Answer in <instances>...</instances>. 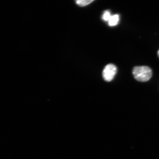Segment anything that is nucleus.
<instances>
[{
	"instance_id": "f03ea898",
	"label": "nucleus",
	"mask_w": 159,
	"mask_h": 159,
	"mask_svg": "<svg viewBox=\"0 0 159 159\" xmlns=\"http://www.w3.org/2000/svg\"><path fill=\"white\" fill-rule=\"evenodd\" d=\"M117 71V67L115 65L112 64L107 65L103 71V78L107 82L112 81L116 75Z\"/></svg>"
},
{
	"instance_id": "423d86ee",
	"label": "nucleus",
	"mask_w": 159,
	"mask_h": 159,
	"mask_svg": "<svg viewBox=\"0 0 159 159\" xmlns=\"http://www.w3.org/2000/svg\"><path fill=\"white\" fill-rule=\"evenodd\" d=\"M158 57H159V49L158 51Z\"/></svg>"
},
{
	"instance_id": "39448f33",
	"label": "nucleus",
	"mask_w": 159,
	"mask_h": 159,
	"mask_svg": "<svg viewBox=\"0 0 159 159\" xmlns=\"http://www.w3.org/2000/svg\"><path fill=\"white\" fill-rule=\"evenodd\" d=\"M110 12L109 11H105L104 12L102 15V18L104 21H108L110 19L111 17Z\"/></svg>"
},
{
	"instance_id": "20e7f679",
	"label": "nucleus",
	"mask_w": 159,
	"mask_h": 159,
	"mask_svg": "<svg viewBox=\"0 0 159 159\" xmlns=\"http://www.w3.org/2000/svg\"><path fill=\"white\" fill-rule=\"evenodd\" d=\"M93 1H93V0H86V1L79 0V1H76L75 2L77 5L80 6V7H84V6L88 5Z\"/></svg>"
},
{
	"instance_id": "f257e3e1",
	"label": "nucleus",
	"mask_w": 159,
	"mask_h": 159,
	"mask_svg": "<svg viewBox=\"0 0 159 159\" xmlns=\"http://www.w3.org/2000/svg\"><path fill=\"white\" fill-rule=\"evenodd\" d=\"M133 74L137 80L140 82H146L152 77V71L148 66H136L133 69Z\"/></svg>"
},
{
	"instance_id": "7ed1b4c3",
	"label": "nucleus",
	"mask_w": 159,
	"mask_h": 159,
	"mask_svg": "<svg viewBox=\"0 0 159 159\" xmlns=\"http://www.w3.org/2000/svg\"><path fill=\"white\" fill-rule=\"evenodd\" d=\"M119 20V16L118 15H115L111 16L108 21L109 26H114L118 24Z\"/></svg>"
}]
</instances>
